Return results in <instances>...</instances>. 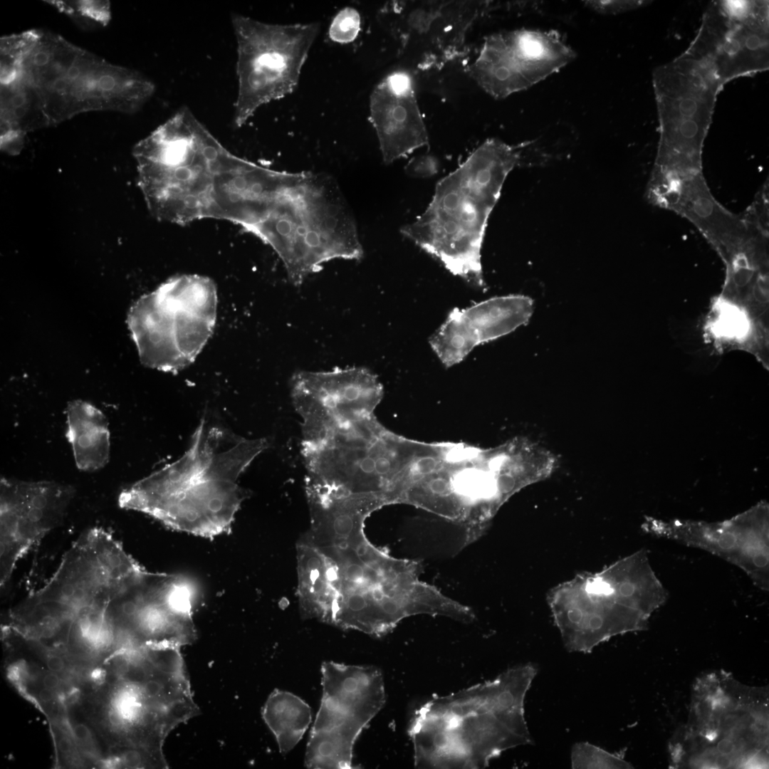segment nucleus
Listing matches in <instances>:
<instances>
[{
	"label": "nucleus",
	"mask_w": 769,
	"mask_h": 769,
	"mask_svg": "<svg viewBox=\"0 0 769 769\" xmlns=\"http://www.w3.org/2000/svg\"><path fill=\"white\" fill-rule=\"evenodd\" d=\"M74 493L71 486L55 481L1 478V587L18 562L63 522Z\"/></svg>",
	"instance_id": "16"
},
{
	"label": "nucleus",
	"mask_w": 769,
	"mask_h": 769,
	"mask_svg": "<svg viewBox=\"0 0 769 769\" xmlns=\"http://www.w3.org/2000/svg\"><path fill=\"white\" fill-rule=\"evenodd\" d=\"M215 138L191 110L185 114L174 144L178 166L167 194V222L184 226L197 220L209 150Z\"/></svg>",
	"instance_id": "22"
},
{
	"label": "nucleus",
	"mask_w": 769,
	"mask_h": 769,
	"mask_svg": "<svg viewBox=\"0 0 769 769\" xmlns=\"http://www.w3.org/2000/svg\"><path fill=\"white\" fill-rule=\"evenodd\" d=\"M768 22L765 1L715 2L687 52L710 68L722 85L733 78L765 70Z\"/></svg>",
	"instance_id": "15"
},
{
	"label": "nucleus",
	"mask_w": 769,
	"mask_h": 769,
	"mask_svg": "<svg viewBox=\"0 0 769 769\" xmlns=\"http://www.w3.org/2000/svg\"><path fill=\"white\" fill-rule=\"evenodd\" d=\"M39 701L43 704L53 703L55 701V691L43 687L38 694Z\"/></svg>",
	"instance_id": "35"
},
{
	"label": "nucleus",
	"mask_w": 769,
	"mask_h": 769,
	"mask_svg": "<svg viewBox=\"0 0 769 769\" xmlns=\"http://www.w3.org/2000/svg\"><path fill=\"white\" fill-rule=\"evenodd\" d=\"M589 9L602 14H615L645 5V1H583Z\"/></svg>",
	"instance_id": "29"
},
{
	"label": "nucleus",
	"mask_w": 769,
	"mask_h": 769,
	"mask_svg": "<svg viewBox=\"0 0 769 769\" xmlns=\"http://www.w3.org/2000/svg\"><path fill=\"white\" fill-rule=\"evenodd\" d=\"M231 23L238 80L234 122L241 127L262 105L293 92L320 24L268 23L240 14Z\"/></svg>",
	"instance_id": "10"
},
{
	"label": "nucleus",
	"mask_w": 769,
	"mask_h": 769,
	"mask_svg": "<svg viewBox=\"0 0 769 769\" xmlns=\"http://www.w3.org/2000/svg\"><path fill=\"white\" fill-rule=\"evenodd\" d=\"M296 550L303 618L381 637L409 617L463 615L462 604L420 580L419 562L389 555L365 533L326 544L300 538Z\"/></svg>",
	"instance_id": "1"
},
{
	"label": "nucleus",
	"mask_w": 769,
	"mask_h": 769,
	"mask_svg": "<svg viewBox=\"0 0 769 769\" xmlns=\"http://www.w3.org/2000/svg\"><path fill=\"white\" fill-rule=\"evenodd\" d=\"M370 119L386 164L429 144L414 80L407 71H393L376 85L370 98Z\"/></svg>",
	"instance_id": "20"
},
{
	"label": "nucleus",
	"mask_w": 769,
	"mask_h": 769,
	"mask_svg": "<svg viewBox=\"0 0 769 769\" xmlns=\"http://www.w3.org/2000/svg\"><path fill=\"white\" fill-rule=\"evenodd\" d=\"M360 16L354 8L346 7L340 10L333 19L329 30L330 38L338 43L353 41L360 30Z\"/></svg>",
	"instance_id": "28"
},
{
	"label": "nucleus",
	"mask_w": 769,
	"mask_h": 769,
	"mask_svg": "<svg viewBox=\"0 0 769 769\" xmlns=\"http://www.w3.org/2000/svg\"><path fill=\"white\" fill-rule=\"evenodd\" d=\"M255 236L273 249L295 286L326 262L363 256L355 221L335 182L323 174L305 172L278 199Z\"/></svg>",
	"instance_id": "8"
},
{
	"label": "nucleus",
	"mask_w": 769,
	"mask_h": 769,
	"mask_svg": "<svg viewBox=\"0 0 769 769\" xmlns=\"http://www.w3.org/2000/svg\"><path fill=\"white\" fill-rule=\"evenodd\" d=\"M82 26H105L110 19V3L105 1H50Z\"/></svg>",
	"instance_id": "27"
},
{
	"label": "nucleus",
	"mask_w": 769,
	"mask_h": 769,
	"mask_svg": "<svg viewBox=\"0 0 769 769\" xmlns=\"http://www.w3.org/2000/svg\"><path fill=\"white\" fill-rule=\"evenodd\" d=\"M534 302L523 295L493 297L466 308H454L429 343L446 367L462 361L476 347L526 325Z\"/></svg>",
	"instance_id": "18"
},
{
	"label": "nucleus",
	"mask_w": 769,
	"mask_h": 769,
	"mask_svg": "<svg viewBox=\"0 0 769 769\" xmlns=\"http://www.w3.org/2000/svg\"><path fill=\"white\" fill-rule=\"evenodd\" d=\"M217 291L209 277H172L131 307L127 324L142 364L177 372L192 364L211 338Z\"/></svg>",
	"instance_id": "9"
},
{
	"label": "nucleus",
	"mask_w": 769,
	"mask_h": 769,
	"mask_svg": "<svg viewBox=\"0 0 769 769\" xmlns=\"http://www.w3.org/2000/svg\"><path fill=\"white\" fill-rule=\"evenodd\" d=\"M262 717L285 755L303 738L312 721L311 708L292 693L275 689L268 697Z\"/></svg>",
	"instance_id": "25"
},
{
	"label": "nucleus",
	"mask_w": 769,
	"mask_h": 769,
	"mask_svg": "<svg viewBox=\"0 0 769 769\" xmlns=\"http://www.w3.org/2000/svg\"><path fill=\"white\" fill-rule=\"evenodd\" d=\"M575 56L554 31H502L485 39L469 72L487 93L504 98L559 71Z\"/></svg>",
	"instance_id": "14"
},
{
	"label": "nucleus",
	"mask_w": 769,
	"mask_h": 769,
	"mask_svg": "<svg viewBox=\"0 0 769 769\" xmlns=\"http://www.w3.org/2000/svg\"><path fill=\"white\" fill-rule=\"evenodd\" d=\"M13 70L36 90L49 125L90 111L134 113L153 95L140 73L104 59L40 30L16 34Z\"/></svg>",
	"instance_id": "7"
},
{
	"label": "nucleus",
	"mask_w": 769,
	"mask_h": 769,
	"mask_svg": "<svg viewBox=\"0 0 769 769\" xmlns=\"http://www.w3.org/2000/svg\"><path fill=\"white\" fill-rule=\"evenodd\" d=\"M42 684L43 687L56 691L60 686L61 679L58 674L50 671L43 677Z\"/></svg>",
	"instance_id": "33"
},
{
	"label": "nucleus",
	"mask_w": 769,
	"mask_h": 769,
	"mask_svg": "<svg viewBox=\"0 0 769 769\" xmlns=\"http://www.w3.org/2000/svg\"><path fill=\"white\" fill-rule=\"evenodd\" d=\"M586 590L588 593L600 596H608L614 592L613 588L609 583L601 580H593L588 582Z\"/></svg>",
	"instance_id": "31"
},
{
	"label": "nucleus",
	"mask_w": 769,
	"mask_h": 769,
	"mask_svg": "<svg viewBox=\"0 0 769 769\" xmlns=\"http://www.w3.org/2000/svg\"><path fill=\"white\" fill-rule=\"evenodd\" d=\"M619 592L622 596H631L634 592V586L629 582H625L621 585Z\"/></svg>",
	"instance_id": "37"
},
{
	"label": "nucleus",
	"mask_w": 769,
	"mask_h": 769,
	"mask_svg": "<svg viewBox=\"0 0 769 769\" xmlns=\"http://www.w3.org/2000/svg\"><path fill=\"white\" fill-rule=\"evenodd\" d=\"M653 204L690 221L724 262L749 239L750 230L743 217L731 213L714 198L702 172L666 180L656 191Z\"/></svg>",
	"instance_id": "19"
},
{
	"label": "nucleus",
	"mask_w": 769,
	"mask_h": 769,
	"mask_svg": "<svg viewBox=\"0 0 769 769\" xmlns=\"http://www.w3.org/2000/svg\"><path fill=\"white\" fill-rule=\"evenodd\" d=\"M49 125L33 88L19 75L1 83V143Z\"/></svg>",
	"instance_id": "24"
},
{
	"label": "nucleus",
	"mask_w": 769,
	"mask_h": 769,
	"mask_svg": "<svg viewBox=\"0 0 769 769\" xmlns=\"http://www.w3.org/2000/svg\"><path fill=\"white\" fill-rule=\"evenodd\" d=\"M572 768H629L630 764L620 755L587 742L577 743L571 750Z\"/></svg>",
	"instance_id": "26"
},
{
	"label": "nucleus",
	"mask_w": 769,
	"mask_h": 769,
	"mask_svg": "<svg viewBox=\"0 0 769 769\" xmlns=\"http://www.w3.org/2000/svg\"><path fill=\"white\" fill-rule=\"evenodd\" d=\"M66 437L78 469L92 472L109 461L110 433L104 414L92 404L75 400L66 408Z\"/></svg>",
	"instance_id": "23"
},
{
	"label": "nucleus",
	"mask_w": 769,
	"mask_h": 769,
	"mask_svg": "<svg viewBox=\"0 0 769 769\" xmlns=\"http://www.w3.org/2000/svg\"><path fill=\"white\" fill-rule=\"evenodd\" d=\"M719 545L723 548H730L733 547L736 543V538L733 534L731 533H726L720 536L718 540Z\"/></svg>",
	"instance_id": "36"
},
{
	"label": "nucleus",
	"mask_w": 769,
	"mask_h": 769,
	"mask_svg": "<svg viewBox=\"0 0 769 769\" xmlns=\"http://www.w3.org/2000/svg\"><path fill=\"white\" fill-rule=\"evenodd\" d=\"M142 567L106 530L82 533L46 583L11 612V623L27 637L63 649L82 627L101 628L112 600Z\"/></svg>",
	"instance_id": "6"
},
{
	"label": "nucleus",
	"mask_w": 769,
	"mask_h": 769,
	"mask_svg": "<svg viewBox=\"0 0 769 769\" xmlns=\"http://www.w3.org/2000/svg\"><path fill=\"white\" fill-rule=\"evenodd\" d=\"M192 596L184 577L142 567L108 609L117 649L191 644L196 639Z\"/></svg>",
	"instance_id": "13"
},
{
	"label": "nucleus",
	"mask_w": 769,
	"mask_h": 769,
	"mask_svg": "<svg viewBox=\"0 0 769 769\" xmlns=\"http://www.w3.org/2000/svg\"><path fill=\"white\" fill-rule=\"evenodd\" d=\"M291 395L300 417L373 412L383 395L377 376L363 367L330 371L296 372L291 380Z\"/></svg>",
	"instance_id": "21"
},
{
	"label": "nucleus",
	"mask_w": 769,
	"mask_h": 769,
	"mask_svg": "<svg viewBox=\"0 0 769 769\" xmlns=\"http://www.w3.org/2000/svg\"><path fill=\"white\" fill-rule=\"evenodd\" d=\"M114 656L112 682L91 701L92 718L112 741L117 762L166 768L165 739L199 711L180 649H126Z\"/></svg>",
	"instance_id": "3"
},
{
	"label": "nucleus",
	"mask_w": 769,
	"mask_h": 769,
	"mask_svg": "<svg viewBox=\"0 0 769 769\" xmlns=\"http://www.w3.org/2000/svg\"><path fill=\"white\" fill-rule=\"evenodd\" d=\"M268 446L266 439H246L203 418L187 451L124 489L118 504L176 530L206 538L226 533L249 496L239 478Z\"/></svg>",
	"instance_id": "2"
},
{
	"label": "nucleus",
	"mask_w": 769,
	"mask_h": 769,
	"mask_svg": "<svg viewBox=\"0 0 769 769\" xmlns=\"http://www.w3.org/2000/svg\"><path fill=\"white\" fill-rule=\"evenodd\" d=\"M299 173L271 169L228 151L212 167L207 219L232 222L249 232Z\"/></svg>",
	"instance_id": "17"
},
{
	"label": "nucleus",
	"mask_w": 769,
	"mask_h": 769,
	"mask_svg": "<svg viewBox=\"0 0 769 769\" xmlns=\"http://www.w3.org/2000/svg\"><path fill=\"white\" fill-rule=\"evenodd\" d=\"M534 664L428 700L408 727L419 768H483L504 751L532 743L524 700L537 674Z\"/></svg>",
	"instance_id": "4"
},
{
	"label": "nucleus",
	"mask_w": 769,
	"mask_h": 769,
	"mask_svg": "<svg viewBox=\"0 0 769 769\" xmlns=\"http://www.w3.org/2000/svg\"><path fill=\"white\" fill-rule=\"evenodd\" d=\"M58 740L59 750L61 755L66 756V758L70 755L72 756L73 749L71 741L68 738L63 736L61 737L59 736Z\"/></svg>",
	"instance_id": "34"
},
{
	"label": "nucleus",
	"mask_w": 769,
	"mask_h": 769,
	"mask_svg": "<svg viewBox=\"0 0 769 769\" xmlns=\"http://www.w3.org/2000/svg\"><path fill=\"white\" fill-rule=\"evenodd\" d=\"M323 695L305 755L308 768L350 769L354 745L383 707V676L374 666L324 661Z\"/></svg>",
	"instance_id": "12"
},
{
	"label": "nucleus",
	"mask_w": 769,
	"mask_h": 769,
	"mask_svg": "<svg viewBox=\"0 0 769 769\" xmlns=\"http://www.w3.org/2000/svg\"><path fill=\"white\" fill-rule=\"evenodd\" d=\"M437 163L430 156H422L409 162L406 167L407 172L415 177H429L437 172Z\"/></svg>",
	"instance_id": "30"
},
{
	"label": "nucleus",
	"mask_w": 769,
	"mask_h": 769,
	"mask_svg": "<svg viewBox=\"0 0 769 769\" xmlns=\"http://www.w3.org/2000/svg\"><path fill=\"white\" fill-rule=\"evenodd\" d=\"M533 143L486 140L437 183L427 209L401 233L453 275L483 286L481 249L489 216L508 174L524 162Z\"/></svg>",
	"instance_id": "5"
},
{
	"label": "nucleus",
	"mask_w": 769,
	"mask_h": 769,
	"mask_svg": "<svg viewBox=\"0 0 769 769\" xmlns=\"http://www.w3.org/2000/svg\"><path fill=\"white\" fill-rule=\"evenodd\" d=\"M46 664L48 669L56 674L62 672L66 667L63 659L58 653H51L47 656Z\"/></svg>",
	"instance_id": "32"
},
{
	"label": "nucleus",
	"mask_w": 769,
	"mask_h": 769,
	"mask_svg": "<svg viewBox=\"0 0 769 769\" xmlns=\"http://www.w3.org/2000/svg\"><path fill=\"white\" fill-rule=\"evenodd\" d=\"M654 85L660 136L652 172L677 177L701 173L703 145L722 85L686 53L657 68Z\"/></svg>",
	"instance_id": "11"
}]
</instances>
